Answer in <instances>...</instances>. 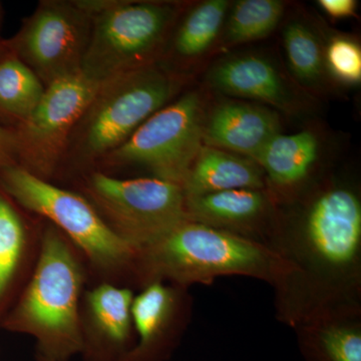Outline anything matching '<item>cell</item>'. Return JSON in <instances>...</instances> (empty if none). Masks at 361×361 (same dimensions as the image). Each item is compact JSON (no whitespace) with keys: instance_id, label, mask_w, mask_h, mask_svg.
I'll return each instance as SVG.
<instances>
[{"instance_id":"7402d4cb","label":"cell","mask_w":361,"mask_h":361,"mask_svg":"<svg viewBox=\"0 0 361 361\" xmlns=\"http://www.w3.org/2000/svg\"><path fill=\"white\" fill-rule=\"evenodd\" d=\"M228 7L227 0H209L195 7L176 35L178 54L185 58H195L204 54L219 35Z\"/></svg>"},{"instance_id":"e0dca14e","label":"cell","mask_w":361,"mask_h":361,"mask_svg":"<svg viewBox=\"0 0 361 361\" xmlns=\"http://www.w3.org/2000/svg\"><path fill=\"white\" fill-rule=\"evenodd\" d=\"M320 156V141L312 130L274 135L253 161L280 191L300 186L310 177Z\"/></svg>"},{"instance_id":"52a82bcc","label":"cell","mask_w":361,"mask_h":361,"mask_svg":"<svg viewBox=\"0 0 361 361\" xmlns=\"http://www.w3.org/2000/svg\"><path fill=\"white\" fill-rule=\"evenodd\" d=\"M85 194L109 227L135 250L188 220L184 189L168 180L94 173L85 183Z\"/></svg>"},{"instance_id":"9a60e30c","label":"cell","mask_w":361,"mask_h":361,"mask_svg":"<svg viewBox=\"0 0 361 361\" xmlns=\"http://www.w3.org/2000/svg\"><path fill=\"white\" fill-rule=\"evenodd\" d=\"M186 208L189 220L255 240L270 200L264 190H229L186 198Z\"/></svg>"},{"instance_id":"5bb4252c","label":"cell","mask_w":361,"mask_h":361,"mask_svg":"<svg viewBox=\"0 0 361 361\" xmlns=\"http://www.w3.org/2000/svg\"><path fill=\"white\" fill-rule=\"evenodd\" d=\"M208 82L228 96L264 102L280 110L293 108V97L274 65L257 54L223 59L211 68Z\"/></svg>"},{"instance_id":"8992f818","label":"cell","mask_w":361,"mask_h":361,"mask_svg":"<svg viewBox=\"0 0 361 361\" xmlns=\"http://www.w3.org/2000/svg\"><path fill=\"white\" fill-rule=\"evenodd\" d=\"M178 87L179 82L173 75L151 65L102 82L78 125L82 155H109L166 106Z\"/></svg>"},{"instance_id":"d6986e66","label":"cell","mask_w":361,"mask_h":361,"mask_svg":"<svg viewBox=\"0 0 361 361\" xmlns=\"http://www.w3.org/2000/svg\"><path fill=\"white\" fill-rule=\"evenodd\" d=\"M40 78L20 59L0 63V108L25 121L44 94Z\"/></svg>"},{"instance_id":"4316f807","label":"cell","mask_w":361,"mask_h":361,"mask_svg":"<svg viewBox=\"0 0 361 361\" xmlns=\"http://www.w3.org/2000/svg\"><path fill=\"white\" fill-rule=\"evenodd\" d=\"M35 358H37V361H58L54 360H49V358L42 357V356L35 355Z\"/></svg>"},{"instance_id":"ffe728a7","label":"cell","mask_w":361,"mask_h":361,"mask_svg":"<svg viewBox=\"0 0 361 361\" xmlns=\"http://www.w3.org/2000/svg\"><path fill=\"white\" fill-rule=\"evenodd\" d=\"M28 246L25 223L13 206L0 196V305L18 279Z\"/></svg>"},{"instance_id":"ac0fdd59","label":"cell","mask_w":361,"mask_h":361,"mask_svg":"<svg viewBox=\"0 0 361 361\" xmlns=\"http://www.w3.org/2000/svg\"><path fill=\"white\" fill-rule=\"evenodd\" d=\"M283 11V2L278 0L236 2L226 23V44H239L264 39L279 25Z\"/></svg>"},{"instance_id":"30bf717a","label":"cell","mask_w":361,"mask_h":361,"mask_svg":"<svg viewBox=\"0 0 361 361\" xmlns=\"http://www.w3.org/2000/svg\"><path fill=\"white\" fill-rule=\"evenodd\" d=\"M99 85L82 71L47 85L37 108L21 128V148L32 165L28 171L42 178L54 170Z\"/></svg>"},{"instance_id":"4fadbf2b","label":"cell","mask_w":361,"mask_h":361,"mask_svg":"<svg viewBox=\"0 0 361 361\" xmlns=\"http://www.w3.org/2000/svg\"><path fill=\"white\" fill-rule=\"evenodd\" d=\"M276 111L265 106L225 102L204 121L203 144L253 160L261 149L280 134Z\"/></svg>"},{"instance_id":"44dd1931","label":"cell","mask_w":361,"mask_h":361,"mask_svg":"<svg viewBox=\"0 0 361 361\" xmlns=\"http://www.w3.org/2000/svg\"><path fill=\"white\" fill-rule=\"evenodd\" d=\"M308 361H361V331L349 322H329L312 329L303 339Z\"/></svg>"},{"instance_id":"cb8c5ba5","label":"cell","mask_w":361,"mask_h":361,"mask_svg":"<svg viewBox=\"0 0 361 361\" xmlns=\"http://www.w3.org/2000/svg\"><path fill=\"white\" fill-rule=\"evenodd\" d=\"M325 63L332 77L346 85L361 80V49L355 40L345 37L331 39L326 49Z\"/></svg>"},{"instance_id":"5b68a950","label":"cell","mask_w":361,"mask_h":361,"mask_svg":"<svg viewBox=\"0 0 361 361\" xmlns=\"http://www.w3.org/2000/svg\"><path fill=\"white\" fill-rule=\"evenodd\" d=\"M80 6L92 16L80 71L99 84L149 65L176 16L172 4L158 2Z\"/></svg>"},{"instance_id":"7a4b0ae2","label":"cell","mask_w":361,"mask_h":361,"mask_svg":"<svg viewBox=\"0 0 361 361\" xmlns=\"http://www.w3.org/2000/svg\"><path fill=\"white\" fill-rule=\"evenodd\" d=\"M32 276L4 326L32 336L37 355L68 361L80 355V308L89 269L80 251L49 225L39 239Z\"/></svg>"},{"instance_id":"484cf974","label":"cell","mask_w":361,"mask_h":361,"mask_svg":"<svg viewBox=\"0 0 361 361\" xmlns=\"http://www.w3.org/2000/svg\"><path fill=\"white\" fill-rule=\"evenodd\" d=\"M11 149V141L7 139L6 135L0 129V160L4 158V156L8 153Z\"/></svg>"},{"instance_id":"7c38bea8","label":"cell","mask_w":361,"mask_h":361,"mask_svg":"<svg viewBox=\"0 0 361 361\" xmlns=\"http://www.w3.org/2000/svg\"><path fill=\"white\" fill-rule=\"evenodd\" d=\"M185 287L153 281L144 285L132 305L134 348L123 361H167L179 345L189 313Z\"/></svg>"},{"instance_id":"603a6c76","label":"cell","mask_w":361,"mask_h":361,"mask_svg":"<svg viewBox=\"0 0 361 361\" xmlns=\"http://www.w3.org/2000/svg\"><path fill=\"white\" fill-rule=\"evenodd\" d=\"M285 51L294 77L301 84L316 85L322 80L324 59L322 47L310 26L292 20L283 32Z\"/></svg>"},{"instance_id":"277c9868","label":"cell","mask_w":361,"mask_h":361,"mask_svg":"<svg viewBox=\"0 0 361 361\" xmlns=\"http://www.w3.org/2000/svg\"><path fill=\"white\" fill-rule=\"evenodd\" d=\"M2 185L18 203L51 221L70 240L99 282L135 281L137 250L109 227L87 198L23 168L6 169Z\"/></svg>"},{"instance_id":"d4e9b609","label":"cell","mask_w":361,"mask_h":361,"mask_svg":"<svg viewBox=\"0 0 361 361\" xmlns=\"http://www.w3.org/2000/svg\"><path fill=\"white\" fill-rule=\"evenodd\" d=\"M318 4L332 18H345L355 14V0H319Z\"/></svg>"},{"instance_id":"ba28073f","label":"cell","mask_w":361,"mask_h":361,"mask_svg":"<svg viewBox=\"0 0 361 361\" xmlns=\"http://www.w3.org/2000/svg\"><path fill=\"white\" fill-rule=\"evenodd\" d=\"M203 101L190 92L149 116L129 139L109 154L114 165L137 166L153 178L182 186L203 146Z\"/></svg>"},{"instance_id":"8fae6325","label":"cell","mask_w":361,"mask_h":361,"mask_svg":"<svg viewBox=\"0 0 361 361\" xmlns=\"http://www.w3.org/2000/svg\"><path fill=\"white\" fill-rule=\"evenodd\" d=\"M134 291L125 285L97 282L82 294L80 353L84 361H123L134 348Z\"/></svg>"},{"instance_id":"2e32d148","label":"cell","mask_w":361,"mask_h":361,"mask_svg":"<svg viewBox=\"0 0 361 361\" xmlns=\"http://www.w3.org/2000/svg\"><path fill=\"white\" fill-rule=\"evenodd\" d=\"M182 187L186 198L229 190H264L265 176L251 159L203 145Z\"/></svg>"},{"instance_id":"6da1fadb","label":"cell","mask_w":361,"mask_h":361,"mask_svg":"<svg viewBox=\"0 0 361 361\" xmlns=\"http://www.w3.org/2000/svg\"><path fill=\"white\" fill-rule=\"evenodd\" d=\"M289 266L274 248L234 233L186 220L137 250L135 281L187 288L216 278L242 275L284 283Z\"/></svg>"},{"instance_id":"3957f363","label":"cell","mask_w":361,"mask_h":361,"mask_svg":"<svg viewBox=\"0 0 361 361\" xmlns=\"http://www.w3.org/2000/svg\"><path fill=\"white\" fill-rule=\"evenodd\" d=\"M289 266L286 282H307L327 298L341 296L357 279L361 254V203L350 188L334 185L304 208L290 245L276 250ZM310 288V290H311Z\"/></svg>"},{"instance_id":"9c48e42d","label":"cell","mask_w":361,"mask_h":361,"mask_svg":"<svg viewBox=\"0 0 361 361\" xmlns=\"http://www.w3.org/2000/svg\"><path fill=\"white\" fill-rule=\"evenodd\" d=\"M92 16L80 4L47 2L26 21L18 51L47 85L78 73L89 44Z\"/></svg>"}]
</instances>
